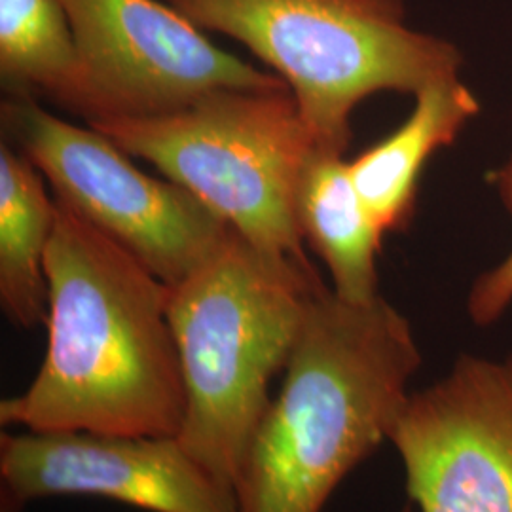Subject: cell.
I'll list each match as a JSON object with an SVG mask.
<instances>
[{
	"label": "cell",
	"mask_w": 512,
	"mask_h": 512,
	"mask_svg": "<svg viewBox=\"0 0 512 512\" xmlns=\"http://www.w3.org/2000/svg\"><path fill=\"white\" fill-rule=\"evenodd\" d=\"M46 253L48 346L35 380L0 403L23 431L179 437L183 368L169 287L126 247L57 202Z\"/></svg>",
	"instance_id": "1"
},
{
	"label": "cell",
	"mask_w": 512,
	"mask_h": 512,
	"mask_svg": "<svg viewBox=\"0 0 512 512\" xmlns=\"http://www.w3.org/2000/svg\"><path fill=\"white\" fill-rule=\"evenodd\" d=\"M420 365L401 311L382 296L357 304L323 287L241 463L239 512L323 511L389 439Z\"/></svg>",
	"instance_id": "2"
},
{
	"label": "cell",
	"mask_w": 512,
	"mask_h": 512,
	"mask_svg": "<svg viewBox=\"0 0 512 512\" xmlns=\"http://www.w3.org/2000/svg\"><path fill=\"white\" fill-rule=\"evenodd\" d=\"M323 287L310 258L264 249L232 226L169 287L167 317L186 393L179 440L232 488L272 403V382L289 365Z\"/></svg>",
	"instance_id": "3"
},
{
	"label": "cell",
	"mask_w": 512,
	"mask_h": 512,
	"mask_svg": "<svg viewBox=\"0 0 512 512\" xmlns=\"http://www.w3.org/2000/svg\"><path fill=\"white\" fill-rule=\"evenodd\" d=\"M234 38L294 95L317 145L346 152L351 114L380 92L416 93L458 76V48L406 23L404 0H165Z\"/></svg>",
	"instance_id": "4"
},
{
	"label": "cell",
	"mask_w": 512,
	"mask_h": 512,
	"mask_svg": "<svg viewBox=\"0 0 512 512\" xmlns=\"http://www.w3.org/2000/svg\"><path fill=\"white\" fill-rule=\"evenodd\" d=\"M256 245L308 260L294 186L315 145L289 88L217 90L160 116L88 122Z\"/></svg>",
	"instance_id": "5"
},
{
	"label": "cell",
	"mask_w": 512,
	"mask_h": 512,
	"mask_svg": "<svg viewBox=\"0 0 512 512\" xmlns=\"http://www.w3.org/2000/svg\"><path fill=\"white\" fill-rule=\"evenodd\" d=\"M0 122L8 143L52 184L57 202L169 287L198 268L230 228L183 186L150 177L109 137L55 116L37 99L4 97Z\"/></svg>",
	"instance_id": "6"
},
{
	"label": "cell",
	"mask_w": 512,
	"mask_h": 512,
	"mask_svg": "<svg viewBox=\"0 0 512 512\" xmlns=\"http://www.w3.org/2000/svg\"><path fill=\"white\" fill-rule=\"evenodd\" d=\"M86 74L92 116L141 118L184 109L217 90L289 88L224 52L160 0H61Z\"/></svg>",
	"instance_id": "7"
},
{
	"label": "cell",
	"mask_w": 512,
	"mask_h": 512,
	"mask_svg": "<svg viewBox=\"0 0 512 512\" xmlns=\"http://www.w3.org/2000/svg\"><path fill=\"white\" fill-rule=\"evenodd\" d=\"M387 440L420 512H512V359L461 357L410 393Z\"/></svg>",
	"instance_id": "8"
},
{
	"label": "cell",
	"mask_w": 512,
	"mask_h": 512,
	"mask_svg": "<svg viewBox=\"0 0 512 512\" xmlns=\"http://www.w3.org/2000/svg\"><path fill=\"white\" fill-rule=\"evenodd\" d=\"M2 512L44 497H99L148 512H239L236 490L179 437L23 431L0 439Z\"/></svg>",
	"instance_id": "9"
},
{
	"label": "cell",
	"mask_w": 512,
	"mask_h": 512,
	"mask_svg": "<svg viewBox=\"0 0 512 512\" xmlns=\"http://www.w3.org/2000/svg\"><path fill=\"white\" fill-rule=\"evenodd\" d=\"M478 112L475 95L459 76L431 82L416 93L403 126L349 162L355 188L384 236L408 228L423 167L437 150L450 147Z\"/></svg>",
	"instance_id": "10"
},
{
	"label": "cell",
	"mask_w": 512,
	"mask_h": 512,
	"mask_svg": "<svg viewBox=\"0 0 512 512\" xmlns=\"http://www.w3.org/2000/svg\"><path fill=\"white\" fill-rule=\"evenodd\" d=\"M346 152L313 145L294 186V219L302 239L327 264L332 291L365 304L378 298L384 232L361 200Z\"/></svg>",
	"instance_id": "11"
},
{
	"label": "cell",
	"mask_w": 512,
	"mask_h": 512,
	"mask_svg": "<svg viewBox=\"0 0 512 512\" xmlns=\"http://www.w3.org/2000/svg\"><path fill=\"white\" fill-rule=\"evenodd\" d=\"M57 203L44 175L8 141L0 145V304L19 329L48 319L46 253Z\"/></svg>",
	"instance_id": "12"
},
{
	"label": "cell",
	"mask_w": 512,
	"mask_h": 512,
	"mask_svg": "<svg viewBox=\"0 0 512 512\" xmlns=\"http://www.w3.org/2000/svg\"><path fill=\"white\" fill-rule=\"evenodd\" d=\"M0 78L6 97L50 99L86 122L92 99L61 0H0Z\"/></svg>",
	"instance_id": "13"
},
{
	"label": "cell",
	"mask_w": 512,
	"mask_h": 512,
	"mask_svg": "<svg viewBox=\"0 0 512 512\" xmlns=\"http://www.w3.org/2000/svg\"><path fill=\"white\" fill-rule=\"evenodd\" d=\"M497 190L512 211V156L494 177ZM512 302V253L492 272L482 275L469 296V315L476 325L497 321Z\"/></svg>",
	"instance_id": "14"
}]
</instances>
